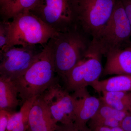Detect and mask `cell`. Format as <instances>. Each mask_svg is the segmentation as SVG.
Masks as SVG:
<instances>
[{
  "mask_svg": "<svg viewBox=\"0 0 131 131\" xmlns=\"http://www.w3.org/2000/svg\"><path fill=\"white\" fill-rule=\"evenodd\" d=\"M91 38L79 27L66 32H57L49 40L47 45L56 72L63 82L70 71L91 52Z\"/></svg>",
  "mask_w": 131,
  "mask_h": 131,
  "instance_id": "cell-1",
  "label": "cell"
},
{
  "mask_svg": "<svg viewBox=\"0 0 131 131\" xmlns=\"http://www.w3.org/2000/svg\"><path fill=\"white\" fill-rule=\"evenodd\" d=\"M57 74L51 51L47 44L39 56L24 74L14 80L22 101L42 94L59 79Z\"/></svg>",
  "mask_w": 131,
  "mask_h": 131,
  "instance_id": "cell-2",
  "label": "cell"
},
{
  "mask_svg": "<svg viewBox=\"0 0 131 131\" xmlns=\"http://www.w3.org/2000/svg\"><path fill=\"white\" fill-rule=\"evenodd\" d=\"M7 20L8 39L1 50L13 46L45 47L57 32L30 12H22Z\"/></svg>",
  "mask_w": 131,
  "mask_h": 131,
  "instance_id": "cell-3",
  "label": "cell"
},
{
  "mask_svg": "<svg viewBox=\"0 0 131 131\" xmlns=\"http://www.w3.org/2000/svg\"><path fill=\"white\" fill-rule=\"evenodd\" d=\"M131 37V26L123 4L116 0L110 19L92 39L91 52L105 56L111 51L125 49L130 43Z\"/></svg>",
  "mask_w": 131,
  "mask_h": 131,
  "instance_id": "cell-4",
  "label": "cell"
},
{
  "mask_svg": "<svg viewBox=\"0 0 131 131\" xmlns=\"http://www.w3.org/2000/svg\"><path fill=\"white\" fill-rule=\"evenodd\" d=\"M29 12L57 32L80 27L78 0H39Z\"/></svg>",
  "mask_w": 131,
  "mask_h": 131,
  "instance_id": "cell-5",
  "label": "cell"
},
{
  "mask_svg": "<svg viewBox=\"0 0 131 131\" xmlns=\"http://www.w3.org/2000/svg\"><path fill=\"white\" fill-rule=\"evenodd\" d=\"M39 46H14L1 50L0 77L14 81L24 74L44 49Z\"/></svg>",
  "mask_w": 131,
  "mask_h": 131,
  "instance_id": "cell-6",
  "label": "cell"
},
{
  "mask_svg": "<svg viewBox=\"0 0 131 131\" xmlns=\"http://www.w3.org/2000/svg\"><path fill=\"white\" fill-rule=\"evenodd\" d=\"M79 26L92 39L110 19L116 0H78Z\"/></svg>",
  "mask_w": 131,
  "mask_h": 131,
  "instance_id": "cell-7",
  "label": "cell"
},
{
  "mask_svg": "<svg viewBox=\"0 0 131 131\" xmlns=\"http://www.w3.org/2000/svg\"><path fill=\"white\" fill-rule=\"evenodd\" d=\"M59 79L41 95L49 107L56 122L63 125L73 124L75 118V107L71 95L59 83Z\"/></svg>",
  "mask_w": 131,
  "mask_h": 131,
  "instance_id": "cell-8",
  "label": "cell"
},
{
  "mask_svg": "<svg viewBox=\"0 0 131 131\" xmlns=\"http://www.w3.org/2000/svg\"><path fill=\"white\" fill-rule=\"evenodd\" d=\"M101 54L90 52L70 71L66 79L64 88L69 92L86 88L99 80L103 68Z\"/></svg>",
  "mask_w": 131,
  "mask_h": 131,
  "instance_id": "cell-9",
  "label": "cell"
},
{
  "mask_svg": "<svg viewBox=\"0 0 131 131\" xmlns=\"http://www.w3.org/2000/svg\"><path fill=\"white\" fill-rule=\"evenodd\" d=\"M71 95L75 104V126L80 131H92L87 124L99 109L100 98L91 95L86 88L74 91Z\"/></svg>",
  "mask_w": 131,
  "mask_h": 131,
  "instance_id": "cell-10",
  "label": "cell"
},
{
  "mask_svg": "<svg viewBox=\"0 0 131 131\" xmlns=\"http://www.w3.org/2000/svg\"><path fill=\"white\" fill-rule=\"evenodd\" d=\"M28 122L30 131H56L57 125L42 96L35 99L31 107Z\"/></svg>",
  "mask_w": 131,
  "mask_h": 131,
  "instance_id": "cell-11",
  "label": "cell"
},
{
  "mask_svg": "<svg viewBox=\"0 0 131 131\" xmlns=\"http://www.w3.org/2000/svg\"><path fill=\"white\" fill-rule=\"evenodd\" d=\"M102 75H131V49L113 50L108 52Z\"/></svg>",
  "mask_w": 131,
  "mask_h": 131,
  "instance_id": "cell-12",
  "label": "cell"
},
{
  "mask_svg": "<svg viewBox=\"0 0 131 131\" xmlns=\"http://www.w3.org/2000/svg\"><path fill=\"white\" fill-rule=\"evenodd\" d=\"M129 113V112H122L116 110L101 101L99 109L89 121L88 126L92 131L100 127L112 128L119 126L121 122Z\"/></svg>",
  "mask_w": 131,
  "mask_h": 131,
  "instance_id": "cell-13",
  "label": "cell"
},
{
  "mask_svg": "<svg viewBox=\"0 0 131 131\" xmlns=\"http://www.w3.org/2000/svg\"><path fill=\"white\" fill-rule=\"evenodd\" d=\"M18 93L13 81L0 77V110L16 112L20 100Z\"/></svg>",
  "mask_w": 131,
  "mask_h": 131,
  "instance_id": "cell-14",
  "label": "cell"
},
{
  "mask_svg": "<svg viewBox=\"0 0 131 131\" xmlns=\"http://www.w3.org/2000/svg\"><path fill=\"white\" fill-rule=\"evenodd\" d=\"M90 86L99 94L103 91L131 92V75H117L106 80H98Z\"/></svg>",
  "mask_w": 131,
  "mask_h": 131,
  "instance_id": "cell-15",
  "label": "cell"
},
{
  "mask_svg": "<svg viewBox=\"0 0 131 131\" xmlns=\"http://www.w3.org/2000/svg\"><path fill=\"white\" fill-rule=\"evenodd\" d=\"M35 98L25 101L18 112L12 113L8 123L6 131H26L29 127L28 116Z\"/></svg>",
  "mask_w": 131,
  "mask_h": 131,
  "instance_id": "cell-16",
  "label": "cell"
},
{
  "mask_svg": "<svg viewBox=\"0 0 131 131\" xmlns=\"http://www.w3.org/2000/svg\"><path fill=\"white\" fill-rule=\"evenodd\" d=\"M100 99L103 102L116 110L129 112L131 107V92L103 91Z\"/></svg>",
  "mask_w": 131,
  "mask_h": 131,
  "instance_id": "cell-17",
  "label": "cell"
},
{
  "mask_svg": "<svg viewBox=\"0 0 131 131\" xmlns=\"http://www.w3.org/2000/svg\"><path fill=\"white\" fill-rule=\"evenodd\" d=\"M39 0H12L8 4L1 7L3 20H9L16 15L29 12L37 4Z\"/></svg>",
  "mask_w": 131,
  "mask_h": 131,
  "instance_id": "cell-18",
  "label": "cell"
},
{
  "mask_svg": "<svg viewBox=\"0 0 131 131\" xmlns=\"http://www.w3.org/2000/svg\"><path fill=\"white\" fill-rule=\"evenodd\" d=\"M8 27L7 21L2 20L0 22V48L2 49L7 43Z\"/></svg>",
  "mask_w": 131,
  "mask_h": 131,
  "instance_id": "cell-19",
  "label": "cell"
},
{
  "mask_svg": "<svg viewBox=\"0 0 131 131\" xmlns=\"http://www.w3.org/2000/svg\"><path fill=\"white\" fill-rule=\"evenodd\" d=\"M13 113L0 110V131H6L8 121Z\"/></svg>",
  "mask_w": 131,
  "mask_h": 131,
  "instance_id": "cell-20",
  "label": "cell"
},
{
  "mask_svg": "<svg viewBox=\"0 0 131 131\" xmlns=\"http://www.w3.org/2000/svg\"><path fill=\"white\" fill-rule=\"evenodd\" d=\"M120 126L124 131H131V113L130 112L121 122Z\"/></svg>",
  "mask_w": 131,
  "mask_h": 131,
  "instance_id": "cell-21",
  "label": "cell"
},
{
  "mask_svg": "<svg viewBox=\"0 0 131 131\" xmlns=\"http://www.w3.org/2000/svg\"><path fill=\"white\" fill-rule=\"evenodd\" d=\"M129 20L131 27V0H121Z\"/></svg>",
  "mask_w": 131,
  "mask_h": 131,
  "instance_id": "cell-22",
  "label": "cell"
},
{
  "mask_svg": "<svg viewBox=\"0 0 131 131\" xmlns=\"http://www.w3.org/2000/svg\"><path fill=\"white\" fill-rule=\"evenodd\" d=\"M56 131H80L76 128L74 124L63 125L62 126L57 125Z\"/></svg>",
  "mask_w": 131,
  "mask_h": 131,
  "instance_id": "cell-23",
  "label": "cell"
},
{
  "mask_svg": "<svg viewBox=\"0 0 131 131\" xmlns=\"http://www.w3.org/2000/svg\"><path fill=\"white\" fill-rule=\"evenodd\" d=\"M93 131H112L110 127H97Z\"/></svg>",
  "mask_w": 131,
  "mask_h": 131,
  "instance_id": "cell-24",
  "label": "cell"
},
{
  "mask_svg": "<svg viewBox=\"0 0 131 131\" xmlns=\"http://www.w3.org/2000/svg\"><path fill=\"white\" fill-rule=\"evenodd\" d=\"M12 1V0H0L1 7H2L3 6L8 4V3H9Z\"/></svg>",
  "mask_w": 131,
  "mask_h": 131,
  "instance_id": "cell-25",
  "label": "cell"
},
{
  "mask_svg": "<svg viewBox=\"0 0 131 131\" xmlns=\"http://www.w3.org/2000/svg\"><path fill=\"white\" fill-rule=\"evenodd\" d=\"M112 131H124L120 126L111 128Z\"/></svg>",
  "mask_w": 131,
  "mask_h": 131,
  "instance_id": "cell-26",
  "label": "cell"
},
{
  "mask_svg": "<svg viewBox=\"0 0 131 131\" xmlns=\"http://www.w3.org/2000/svg\"><path fill=\"white\" fill-rule=\"evenodd\" d=\"M128 47H130V48L131 49V42L130 43V45H129V46H128Z\"/></svg>",
  "mask_w": 131,
  "mask_h": 131,
  "instance_id": "cell-27",
  "label": "cell"
},
{
  "mask_svg": "<svg viewBox=\"0 0 131 131\" xmlns=\"http://www.w3.org/2000/svg\"><path fill=\"white\" fill-rule=\"evenodd\" d=\"M129 112H130L131 113V107L130 109V110H129Z\"/></svg>",
  "mask_w": 131,
  "mask_h": 131,
  "instance_id": "cell-28",
  "label": "cell"
}]
</instances>
